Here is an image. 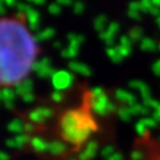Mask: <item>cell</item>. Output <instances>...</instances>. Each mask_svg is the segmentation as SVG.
Returning <instances> with one entry per match:
<instances>
[{"label":"cell","mask_w":160,"mask_h":160,"mask_svg":"<svg viewBox=\"0 0 160 160\" xmlns=\"http://www.w3.org/2000/svg\"><path fill=\"white\" fill-rule=\"evenodd\" d=\"M38 42L23 14L0 17V88H13L30 76Z\"/></svg>","instance_id":"1"}]
</instances>
